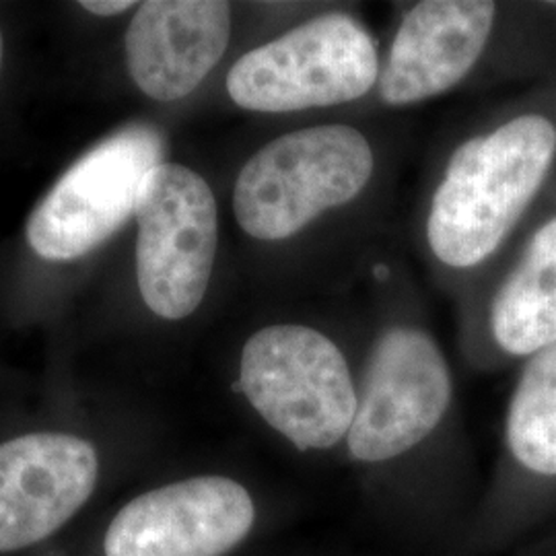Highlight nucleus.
Instances as JSON below:
<instances>
[{
  "instance_id": "nucleus-17",
  "label": "nucleus",
  "mask_w": 556,
  "mask_h": 556,
  "mask_svg": "<svg viewBox=\"0 0 556 556\" xmlns=\"http://www.w3.org/2000/svg\"><path fill=\"white\" fill-rule=\"evenodd\" d=\"M551 7H556V2H553V4H551Z\"/></svg>"
},
{
  "instance_id": "nucleus-5",
  "label": "nucleus",
  "mask_w": 556,
  "mask_h": 556,
  "mask_svg": "<svg viewBox=\"0 0 556 556\" xmlns=\"http://www.w3.org/2000/svg\"><path fill=\"white\" fill-rule=\"evenodd\" d=\"M378 43L349 13H324L250 50L227 75L229 98L260 114L334 108L378 87Z\"/></svg>"
},
{
  "instance_id": "nucleus-12",
  "label": "nucleus",
  "mask_w": 556,
  "mask_h": 556,
  "mask_svg": "<svg viewBox=\"0 0 556 556\" xmlns=\"http://www.w3.org/2000/svg\"><path fill=\"white\" fill-rule=\"evenodd\" d=\"M231 40V7L219 0L142 2L126 31V66L151 100L190 96Z\"/></svg>"
},
{
  "instance_id": "nucleus-16",
  "label": "nucleus",
  "mask_w": 556,
  "mask_h": 556,
  "mask_svg": "<svg viewBox=\"0 0 556 556\" xmlns=\"http://www.w3.org/2000/svg\"><path fill=\"white\" fill-rule=\"evenodd\" d=\"M0 66H2V34H0Z\"/></svg>"
},
{
  "instance_id": "nucleus-15",
  "label": "nucleus",
  "mask_w": 556,
  "mask_h": 556,
  "mask_svg": "<svg viewBox=\"0 0 556 556\" xmlns=\"http://www.w3.org/2000/svg\"><path fill=\"white\" fill-rule=\"evenodd\" d=\"M516 556H556V528L548 534L534 542L532 546L519 551Z\"/></svg>"
},
{
  "instance_id": "nucleus-3",
  "label": "nucleus",
  "mask_w": 556,
  "mask_h": 556,
  "mask_svg": "<svg viewBox=\"0 0 556 556\" xmlns=\"http://www.w3.org/2000/svg\"><path fill=\"white\" fill-rule=\"evenodd\" d=\"M239 392L301 454L344 445L357 413V376L330 337L305 324L254 332L239 358Z\"/></svg>"
},
{
  "instance_id": "nucleus-4",
  "label": "nucleus",
  "mask_w": 556,
  "mask_h": 556,
  "mask_svg": "<svg viewBox=\"0 0 556 556\" xmlns=\"http://www.w3.org/2000/svg\"><path fill=\"white\" fill-rule=\"evenodd\" d=\"M374 172L371 142L357 128H299L264 144L241 167L233 213L250 238L282 241L357 199Z\"/></svg>"
},
{
  "instance_id": "nucleus-13",
  "label": "nucleus",
  "mask_w": 556,
  "mask_h": 556,
  "mask_svg": "<svg viewBox=\"0 0 556 556\" xmlns=\"http://www.w3.org/2000/svg\"><path fill=\"white\" fill-rule=\"evenodd\" d=\"M491 334L507 357L530 358L556 342V217L542 223L491 305Z\"/></svg>"
},
{
  "instance_id": "nucleus-9",
  "label": "nucleus",
  "mask_w": 556,
  "mask_h": 556,
  "mask_svg": "<svg viewBox=\"0 0 556 556\" xmlns=\"http://www.w3.org/2000/svg\"><path fill=\"white\" fill-rule=\"evenodd\" d=\"M260 521L252 491L236 478L199 475L151 489L112 519L105 556H227Z\"/></svg>"
},
{
  "instance_id": "nucleus-14",
  "label": "nucleus",
  "mask_w": 556,
  "mask_h": 556,
  "mask_svg": "<svg viewBox=\"0 0 556 556\" xmlns=\"http://www.w3.org/2000/svg\"><path fill=\"white\" fill-rule=\"evenodd\" d=\"M135 2H128V0H83L80 2V9L93 13V15H101V17H112V15H119L128 9H132Z\"/></svg>"
},
{
  "instance_id": "nucleus-11",
  "label": "nucleus",
  "mask_w": 556,
  "mask_h": 556,
  "mask_svg": "<svg viewBox=\"0 0 556 556\" xmlns=\"http://www.w3.org/2000/svg\"><path fill=\"white\" fill-rule=\"evenodd\" d=\"M486 0H425L400 23L379 71V100L415 105L452 91L475 68L495 27Z\"/></svg>"
},
{
  "instance_id": "nucleus-10",
  "label": "nucleus",
  "mask_w": 556,
  "mask_h": 556,
  "mask_svg": "<svg viewBox=\"0 0 556 556\" xmlns=\"http://www.w3.org/2000/svg\"><path fill=\"white\" fill-rule=\"evenodd\" d=\"M96 447L68 433L0 443V555L52 536L96 491Z\"/></svg>"
},
{
  "instance_id": "nucleus-2",
  "label": "nucleus",
  "mask_w": 556,
  "mask_h": 556,
  "mask_svg": "<svg viewBox=\"0 0 556 556\" xmlns=\"http://www.w3.org/2000/svg\"><path fill=\"white\" fill-rule=\"evenodd\" d=\"M556 160V126L521 114L459 144L431 199L427 241L450 268H475L509 238Z\"/></svg>"
},
{
  "instance_id": "nucleus-1",
  "label": "nucleus",
  "mask_w": 556,
  "mask_h": 556,
  "mask_svg": "<svg viewBox=\"0 0 556 556\" xmlns=\"http://www.w3.org/2000/svg\"><path fill=\"white\" fill-rule=\"evenodd\" d=\"M357 413L344 456L379 516L415 538L456 544L472 509L429 464L454 410V376L438 340L390 326L357 376Z\"/></svg>"
},
{
  "instance_id": "nucleus-8",
  "label": "nucleus",
  "mask_w": 556,
  "mask_h": 556,
  "mask_svg": "<svg viewBox=\"0 0 556 556\" xmlns=\"http://www.w3.org/2000/svg\"><path fill=\"white\" fill-rule=\"evenodd\" d=\"M165 139L149 124L124 126L85 153L27 220V241L46 260H75L135 215L140 184L163 163Z\"/></svg>"
},
{
  "instance_id": "nucleus-7",
  "label": "nucleus",
  "mask_w": 556,
  "mask_h": 556,
  "mask_svg": "<svg viewBox=\"0 0 556 556\" xmlns=\"http://www.w3.org/2000/svg\"><path fill=\"white\" fill-rule=\"evenodd\" d=\"M137 278L147 307L163 319L199 309L219 245L217 200L197 172L163 161L140 184Z\"/></svg>"
},
{
  "instance_id": "nucleus-6",
  "label": "nucleus",
  "mask_w": 556,
  "mask_h": 556,
  "mask_svg": "<svg viewBox=\"0 0 556 556\" xmlns=\"http://www.w3.org/2000/svg\"><path fill=\"white\" fill-rule=\"evenodd\" d=\"M505 457L452 556H493L556 516V342L526 358L505 415Z\"/></svg>"
}]
</instances>
